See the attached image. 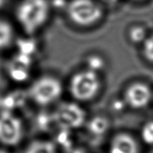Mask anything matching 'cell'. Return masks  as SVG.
I'll use <instances>...</instances> for the list:
<instances>
[{
  "instance_id": "cell-1",
  "label": "cell",
  "mask_w": 153,
  "mask_h": 153,
  "mask_svg": "<svg viewBox=\"0 0 153 153\" xmlns=\"http://www.w3.org/2000/svg\"><path fill=\"white\" fill-rule=\"evenodd\" d=\"M51 14L49 0H21L14 16L24 33L33 36L48 23Z\"/></svg>"
},
{
  "instance_id": "cell-2",
  "label": "cell",
  "mask_w": 153,
  "mask_h": 153,
  "mask_svg": "<svg viewBox=\"0 0 153 153\" xmlns=\"http://www.w3.org/2000/svg\"><path fill=\"white\" fill-rule=\"evenodd\" d=\"M65 14L73 26L87 28L97 24L103 17V9L96 0H69Z\"/></svg>"
},
{
  "instance_id": "cell-3",
  "label": "cell",
  "mask_w": 153,
  "mask_h": 153,
  "mask_svg": "<svg viewBox=\"0 0 153 153\" xmlns=\"http://www.w3.org/2000/svg\"><path fill=\"white\" fill-rule=\"evenodd\" d=\"M100 80L98 73L89 68H83L74 73L70 77L68 91L76 102L90 101L99 93Z\"/></svg>"
},
{
  "instance_id": "cell-4",
  "label": "cell",
  "mask_w": 153,
  "mask_h": 153,
  "mask_svg": "<svg viewBox=\"0 0 153 153\" xmlns=\"http://www.w3.org/2000/svg\"><path fill=\"white\" fill-rule=\"evenodd\" d=\"M63 91L62 82L55 76L45 74L34 81L27 91V97L40 106L56 102Z\"/></svg>"
},
{
  "instance_id": "cell-5",
  "label": "cell",
  "mask_w": 153,
  "mask_h": 153,
  "mask_svg": "<svg viewBox=\"0 0 153 153\" xmlns=\"http://www.w3.org/2000/svg\"><path fill=\"white\" fill-rule=\"evenodd\" d=\"M52 119L60 128L69 131L82 126L86 122L87 114L78 102L63 101L57 105Z\"/></svg>"
},
{
  "instance_id": "cell-6",
  "label": "cell",
  "mask_w": 153,
  "mask_h": 153,
  "mask_svg": "<svg viewBox=\"0 0 153 153\" xmlns=\"http://www.w3.org/2000/svg\"><path fill=\"white\" fill-rule=\"evenodd\" d=\"M22 121L12 111H0V143L8 146H17L23 137Z\"/></svg>"
},
{
  "instance_id": "cell-7",
  "label": "cell",
  "mask_w": 153,
  "mask_h": 153,
  "mask_svg": "<svg viewBox=\"0 0 153 153\" xmlns=\"http://www.w3.org/2000/svg\"><path fill=\"white\" fill-rule=\"evenodd\" d=\"M152 100V91L144 83L137 82L127 88L123 101L126 105L133 110H143Z\"/></svg>"
},
{
  "instance_id": "cell-8",
  "label": "cell",
  "mask_w": 153,
  "mask_h": 153,
  "mask_svg": "<svg viewBox=\"0 0 153 153\" xmlns=\"http://www.w3.org/2000/svg\"><path fill=\"white\" fill-rule=\"evenodd\" d=\"M108 153H139V145L134 137L122 132L110 140Z\"/></svg>"
},
{
  "instance_id": "cell-9",
  "label": "cell",
  "mask_w": 153,
  "mask_h": 153,
  "mask_svg": "<svg viewBox=\"0 0 153 153\" xmlns=\"http://www.w3.org/2000/svg\"><path fill=\"white\" fill-rule=\"evenodd\" d=\"M15 40V30L10 22L0 17V52L12 46Z\"/></svg>"
},
{
  "instance_id": "cell-10",
  "label": "cell",
  "mask_w": 153,
  "mask_h": 153,
  "mask_svg": "<svg viewBox=\"0 0 153 153\" xmlns=\"http://www.w3.org/2000/svg\"><path fill=\"white\" fill-rule=\"evenodd\" d=\"M28 67L27 60L22 59V58L17 59L15 62L11 63L9 67V75L10 78L17 82H22L27 79L28 76Z\"/></svg>"
},
{
  "instance_id": "cell-11",
  "label": "cell",
  "mask_w": 153,
  "mask_h": 153,
  "mask_svg": "<svg viewBox=\"0 0 153 153\" xmlns=\"http://www.w3.org/2000/svg\"><path fill=\"white\" fill-rule=\"evenodd\" d=\"M110 126V120L100 115L93 117L87 123V128L89 132L96 136H101L107 133Z\"/></svg>"
},
{
  "instance_id": "cell-12",
  "label": "cell",
  "mask_w": 153,
  "mask_h": 153,
  "mask_svg": "<svg viewBox=\"0 0 153 153\" xmlns=\"http://www.w3.org/2000/svg\"><path fill=\"white\" fill-rule=\"evenodd\" d=\"M25 153H57V149L51 141L36 140L28 145Z\"/></svg>"
},
{
  "instance_id": "cell-13",
  "label": "cell",
  "mask_w": 153,
  "mask_h": 153,
  "mask_svg": "<svg viewBox=\"0 0 153 153\" xmlns=\"http://www.w3.org/2000/svg\"><path fill=\"white\" fill-rule=\"evenodd\" d=\"M141 137L147 145H153V120L146 123L141 130Z\"/></svg>"
},
{
  "instance_id": "cell-14",
  "label": "cell",
  "mask_w": 153,
  "mask_h": 153,
  "mask_svg": "<svg viewBox=\"0 0 153 153\" xmlns=\"http://www.w3.org/2000/svg\"><path fill=\"white\" fill-rule=\"evenodd\" d=\"M130 40L134 43H139L146 40V31L141 27H133L129 31Z\"/></svg>"
},
{
  "instance_id": "cell-15",
  "label": "cell",
  "mask_w": 153,
  "mask_h": 153,
  "mask_svg": "<svg viewBox=\"0 0 153 153\" xmlns=\"http://www.w3.org/2000/svg\"><path fill=\"white\" fill-rule=\"evenodd\" d=\"M87 64H88L87 68L98 73L103 68L105 63H104V60L101 57L98 56V55H92V56L89 57Z\"/></svg>"
},
{
  "instance_id": "cell-16",
  "label": "cell",
  "mask_w": 153,
  "mask_h": 153,
  "mask_svg": "<svg viewBox=\"0 0 153 153\" xmlns=\"http://www.w3.org/2000/svg\"><path fill=\"white\" fill-rule=\"evenodd\" d=\"M143 53L147 59L153 62V36L146 38L143 46Z\"/></svg>"
},
{
  "instance_id": "cell-17",
  "label": "cell",
  "mask_w": 153,
  "mask_h": 153,
  "mask_svg": "<svg viewBox=\"0 0 153 153\" xmlns=\"http://www.w3.org/2000/svg\"><path fill=\"white\" fill-rule=\"evenodd\" d=\"M64 153H87L86 151H84L82 148L79 147H71L69 149L65 150V152Z\"/></svg>"
},
{
  "instance_id": "cell-18",
  "label": "cell",
  "mask_w": 153,
  "mask_h": 153,
  "mask_svg": "<svg viewBox=\"0 0 153 153\" xmlns=\"http://www.w3.org/2000/svg\"><path fill=\"white\" fill-rule=\"evenodd\" d=\"M100 1H102L103 3L108 4V5H113L118 2V0H100Z\"/></svg>"
},
{
  "instance_id": "cell-19",
  "label": "cell",
  "mask_w": 153,
  "mask_h": 153,
  "mask_svg": "<svg viewBox=\"0 0 153 153\" xmlns=\"http://www.w3.org/2000/svg\"><path fill=\"white\" fill-rule=\"evenodd\" d=\"M0 153H8L6 151H4V150H0Z\"/></svg>"
},
{
  "instance_id": "cell-20",
  "label": "cell",
  "mask_w": 153,
  "mask_h": 153,
  "mask_svg": "<svg viewBox=\"0 0 153 153\" xmlns=\"http://www.w3.org/2000/svg\"><path fill=\"white\" fill-rule=\"evenodd\" d=\"M149 153H153V149H152L151 151L149 152Z\"/></svg>"
}]
</instances>
